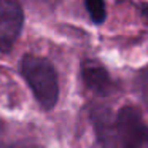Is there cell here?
Listing matches in <instances>:
<instances>
[{
	"instance_id": "1",
	"label": "cell",
	"mask_w": 148,
	"mask_h": 148,
	"mask_svg": "<svg viewBox=\"0 0 148 148\" xmlns=\"http://www.w3.org/2000/svg\"><path fill=\"white\" fill-rule=\"evenodd\" d=\"M23 75L30 86L34 96L40 105L46 110H51L59 99V81L58 73L51 62L38 56L27 54L23 59Z\"/></svg>"
},
{
	"instance_id": "2",
	"label": "cell",
	"mask_w": 148,
	"mask_h": 148,
	"mask_svg": "<svg viewBox=\"0 0 148 148\" xmlns=\"http://www.w3.org/2000/svg\"><path fill=\"white\" fill-rule=\"evenodd\" d=\"M116 134L121 148H148V126L135 107L126 105L116 113Z\"/></svg>"
},
{
	"instance_id": "3",
	"label": "cell",
	"mask_w": 148,
	"mask_h": 148,
	"mask_svg": "<svg viewBox=\"0 0 148 148\" xmlns=\"http://www.w3.org/2000/svg\"><path fill=\"white\" fill-rule=\"evenodd\" d=\"M24 23L23 8L14 0H0V53H10Z\"/></svg>"
},
{
	"instance_id": "4",
	"label": "cell",
	"mask_w": 148,
	"mask_h": 148,
	"mask_svg": "<svg viewBox=\"0 0 148 148\" xmlns=\"http://www.w3.org/2000/svg\"><path fill=\"white\" fill-rule=\"evenodd\" d=\"M91 121L94 126L97 142L102 148H118L116 119L113 112L105 105H96L91 110Z\"/></svg>"
},
{
	"instance_id": "5",
	"label": "cell",
	"mask_w": 148,
	"mask_h": 148,
	"mask_svg": "<svg viewBox=\"0 0 148 148\" xmlns=\"http://www.w3.org/2000/svg\"><path fill=\"white\" fill-rule=\"evenodd\" d=\"M81 77L86 84L88 89L96 92L97 96L107 97L115 91V84H113L110 73L102 64L94 61H86L81 65Z\"/></svg>"
},
{
	"instance_id": "6",
	"label": "cell",
	"mask_w": 148,
	"mask_h": 148,
	"mask_svg": "<svg viewBox=\"0 0 148 148\" xmlns=\"http://www.w3.org/2000/svg\"><path fill=\"white\" fill-rule=\"evenodd\" d=\"M86 7L88 13L91 16V21L94 24H102L107 18V8H105V3L102 0H86Z\"/></svg>"
},
{
	"instance_id": "7",
	"label": "cell",
	"mask_w": 148,
	"mask_h": 148,
	"mask_svg": "<svg viewBox=\"0 0 148 148\" xmlns=\"http://www.w3.org/2000/svg\"><path fill=\"white\" fill-rule=\"evenodd\" d=\"M135 89L142 102L148 107V65L142 69L135 77Z\"/></svg>"
},
{
	"instance_id": "8",
	"label": "cell",
	"mask_w": 148,
	"mask_h": 148,
	"mask_svg": "<svg viewBox=\"0 0 148 148\" xmlns=\"http://www.w3.org/2000/svg\"><path fill=\"white\" fill-rule=\"evenodd\" d=\"M140 10H142V16L148 19V3H143V5L140 7Z\"/></svg>"
},
{
	"instance_id": "9",
	"label": "cell",
	"mask_w": 148,
	"mask_h": 148,
	"mask_svg": "<svg viewBox=\"0 0 148 148\" xmlns=\"http://www.w3.org/2000/svg\"><path fill=\"white\" fill-rule=\"evenodd\" d=\"M3 135H5V126L0 123V148H2V143H3Z\"/></svg>"
},
{
	"instance_id": "10",
	"label": "cell",
	"mask_w": 148,
	"mask_h": 148,
	"mask_svg": "<svg viewBox=\"0 0 148 148\" xmlns=\"http://www.w3.org/2000/svg\"><path fill=\"white\" fill-rule=\"evenodd\" d=\"M14 148H38V147H30V145H27V147H14Z\"/></svg>"
}]
</instances>
